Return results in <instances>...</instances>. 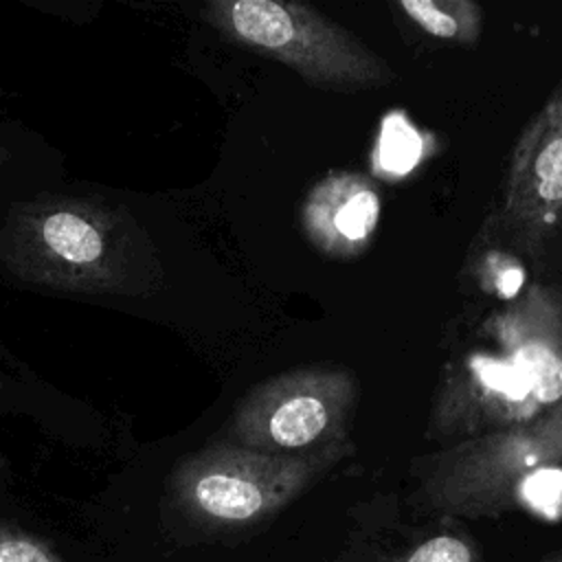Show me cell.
Masks as SVG:
<instances>
[{"label":"cell","mask_w":562,"mask_h":562,"mask_svg":"<svg viewBox=\"0 0 562 562\" xmlns=\"http://www.w3.org/2000/svg\"><path fill=\"white\" fill-rule=\"evenodd\" d=\"M531 386L544 411L562 397V288L529 281L518 296L494 310L481 327ZM542 411V413H544Z\"/></svg>","instance_id":"ba28073f"},{"label":"cell","mask_w":562,"mask_h":562,"mask_svg":"<svg viewBox=\"0 0 562 562\" xmlns=\"http://www.w3.org/2000/svg\"><path fill=\"white\" fill-rule=\"evenodd\" d=\"M542 562H562V551H555V553L547 555Z\"/></svg>","instance_id":"4fadbf2b"},{"label":"cell","mask_w":562,"mask_h":562,"mask_svg":"<svg viewBox=\"0 0 562 562\" xmlns=\"http://www.w3.org/2000/svg\"><path fill=\"white\" fill-rule=\"evenodd\" d=\"M393 7L430 40L457 46L481 40L483 9L474 0H395Z\"/></svg>","instance_id":"30bf717a"},{"label":"cell","mask_w":562,"mask_h":562,"mask_svg":"<svg viewBox=\"0 0 562 562\" xmlns=\"http://www.w3.org/2000/svg\"><path fill=\"white\" fill-rule=\"evenodd\" d=\"M358 382L347 367L312 364L268 378L239 402L233 432L239 446L290 454L347 439Z\"/></svg>","instance_id":"5b68a950"},{"label":"cell","mask_w":562,"mask_h":562,"mask_svg":"<svg viewBox=\"0 0 562 562\" xmlns=\"http://www.w3.org/2000/svg\"><path fill=\"white\" fill-rule=\"evenodd\" d=\"M7 160V151L0 147V162H4Z\"/></svg>","instance_id":"5bb4252c"},{"label":"cell","mask_w":562,"mask_h":562,"mask_svg":"<svg viewBox=\"0 0 562 562\" xmlns=\"http://www.w3.org/2000/svg\"><path fill=\"white\" fill-rule=\"evenodd\" d=\"M542 411L529 382L498 351L470 349L443 367L426 437L446 448L529 424Z\"/></svg>","instance_id":"52a82bcc"},{"label":"cell","mask_w":562,"mask_h":562,"mask_svg":"<svg viewBox=\"0 0 562 562\" xmlns=\"http://www.w3.org/2000/svg\"><path fill=\"white\" fill-rule=\"evenodd\" d=\"M378 562H483V558L465 533L435 531L382 555Z\"/></svg>","instance_id":"7c38bea8"},{"label":"cell","mask_w":562,"mask_h":562,"mask_svg":"<svg viewBox=\"0 0 562 562\" xmlns=\"http://www.w3.org/2000/svg\"><path fill=\"white\" fill-rule=\"evenodd\" d=\"M472 257L474 281L487 294L501 296L503 301H512L527 285V268L516 257L487 246H472L468 259Z\"/></svg>","instance_id":"8fae6325"},{"label":"cell","mask_w":562,"mask_h":562,"mask_svg":"<svg viewBox=\"0 0 562 562\" xmlns=\"http://www.w3.org/2000/svg\"><path fill=\"white\" fill-rule=\"evenodd\" d=\"M472 246L498 248L538 277L562 263V79L522 125Z\"/></svg>","instance_id":"277c9868"},{"label":"cell","mask_w":562,"mask_h":562,"mask_svg":"<svg viewBox=\"0 0 562 562\" xmlns=\"http://www.w3.org/2000/svg\"><path fill=\"white\" fill-rule=\"evenodd\" d=\"M0 386H2V378H0Z\"/></svg>","instance_id":"9a60e30c"},{"label":"cell","mask_w":562,"mask_h":562,"mask_svg":"<svg viewBox=\"0 0 562 562\" xmlns=\"http://www.w3.org/2000/svg\"><path fill=\"white\" fill-rule=\"evenodd\" d=\"M0 259L20 279L70 292L147 294L162 270L145 231L121 209L86 198H42L11 209Z\"/></svg>","instance_id":"6da1fadb"},{"label":"cell","mask_w":562,"mask_h":562,"mask_svg":"<svg viewBox=\"0 0 562 562\" xmlns=\"http://www.w3.org/2000/svg\"><path fill=\"white\" fill-rule=\"evenodd\" d=\"M347 452V439L299 454H268L244 446H215L184 468L180 487L206 516L241 522L290 501L321 470Z\"/></svg>","instance_id":"8992f818"},{"label":"cell","mask_w":562,"mask_h":562,"mask_svg":"<svg viewBox=\"0 0 562 562\" xmlns=\"http://www.w3.org/2000/svg\"><path fill=\"white\" fill-rule=\"evenodd\" d=\"M562 463V397L529 424L439 448L413 461V507L437 518H492L520 485Z\"/></svg>","instance_id":"7a4b0ae2"},{"label":"cell","mask_w":562,"mask_h":562,"mask_svg":"<svg viewBox=\"0 0 562 562\" xmlns=\"http://www.w3.org/2000/svg\"><path fill=\"white\" fill-rule=\"evenodd\" d=\"M380 209V191L371 178L356 171H334L307 193L301 222L316 250L334 259H351L369 248Z\"/></svg>","instance_id":"9c48e42d"},{"label":"cell","mask_w":562,"mask_h":562,"mask_svg":"<svg viewBox=\"0 0 562 562\" xmlns=\"http://www.w3.org/2000/svg\"><path fill=\"white\" fill-rule=\"evenodd\" d=\"M204 20L325 90H380L397 79L395 68L351 31L301 2L215 0L204 7Z\"/></svg>","instance_id":"3957f363"}]
</instances>
